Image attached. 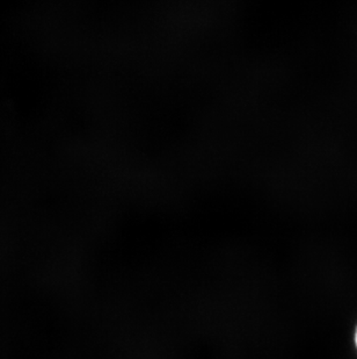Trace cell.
<instances>
[{"label": "cell", "instance_id": "1", "mask_svg": "<svg viewBox=\"0 0 357 359\" xmlns=\"http://www.w3.org/2000/svg\"><path fill=\"white\" fill-rule=\"evenodd\" d=\"M355 343H356V348H357V329H356V334H355Z\"/></svg>", "mask_w": 357, "mask_h": 359}]
</instances>
